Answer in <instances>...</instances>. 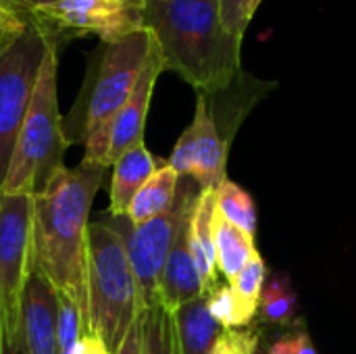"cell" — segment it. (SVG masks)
<instances>
[{"mask_svg":"<svg viewBox=\"0 0 356 354\" xmlns=\"http://www.w3.org/2000/svg\"><path fill=\"white\" fill-rule=\"evenodd\" d=\"M267 354H319L302 321L298 319L284 336H280L273 344L263 348Z\"/></svg>","mask_w":356,"mask_h":354,"instance_id":"obj_26","label":"cell"},{"mask_svg":"<svg viewBox=\"0 0 356 354\" xmlns=\"http://www.w3.org/2000/svg\"><path fill=\"white\" fill-rule=\"evenodd\" d=\"M33 269V194L0 192V317L15 328Z\"/></svg>","mask_w":356,"mask_h":354,"instance_id":"obj_9","label":"cell"},{"mask_svg":"<svg viewBox=\"0 0 356 354\" xmlns=\"http://www.w3.org/2000/svg\"><path fill=\"white\" fill-rule=\"evenodd\" d=\"M144 25L154 35L165 71L198 94L229 86L242 71V35L232 33L219 0H146Z\"/></svg>","mask_w":356,"mask_h":354,"instance_id":"obj_2","label":"cell"},{"mask_svg":"<svg viewBox=\"0 0 356 354\" xmlns=\"http://www.w3.org/2000/svg\"><path fill=\"white\" fill-rule=\"evenodd\" d=\"M142 325V354H177L173 315L159 307H152L140 315Z\"/></svg>","mask_w":356,"mask_h":354,"instance_id":"obj_22","label":"cell"},{"mask_svg":"<svg viewBox=\"0 0 356 354\" xmlns=\"http://www.w3.org/2000/svg\"><path fill=\"white\" fill-rule=\"evenodd\" d=\"M88 309L92 336L115 354L138 321L140 305L125 238L113 219L92 221L88 230Z\"/></svg>","mask_w":356,"mask_h":354,"instance_id":"obj_4","label":"cell"},{"mask_svg":"<svg viewBox=\"0 0 356 354\" xmlns=\"http://www.w3.org/2000/svg\"><path fill=\"white\" fill-rule=\"evenodd\" d=\"M229 146L219 136L202 94H196V111L192 123L175 142L169 165L181 179H192L200 190H217L227 179Z\"/></svg>","mask_w":356,"mask_h":354,"instance_id":"obj_10","label":"cell"},{"mask_svg":"<svg viewBox=\"0 0 356 354\" xmlns=\"http://www.w3.org/2000/svg\"><path fill=\"white\" fill-rule=\"evenodd\" d=\"M265 282H267V265H265L263 257L257 250L229 286L236 292V296L242 300V305L257 315L259 313V300H261Z\"/></svg>","mask_w":356,"mask_h":354,"instance_id":"obj_24","label":"cell"},{"mask_svg":"<svg viewBox=\"0 0 356 354\" xmlns=\"http://www.w3.org/2000/svg\"><path fill=\"white\" fill-rule=\"evenodd\" d=\"M257 354H267L265 351H263V344H261V348H259V353H257Z\"/></svg>","mask_w":356,"mask_h":354,"instance_id":"obj_31","label":"cell"},{"mask_svg":"<svg viewBox=\"0 0 356 354\" xmlns=\"http://www.w3.org/2000/svg\"><path fill=\"white\" fill-rule=\"evenodd\" d=\"M48 44L50 38L31 19L25 29L0 40V188L29 111Z\"/></svg>","mask_w":356,"mask_h":354,"instance_id":"obj_6","label":"cell"},{"mask_svg":"<svg viewBox=\"0 0 356 354\" xmlns=\"http://www.w3.org/2000/svg\"><path fill=\"white\" fill-rule=\"evenodd\" d=\"M144 8L146 0H56L31 8L27 17L58 46L86 35L113 44L146 29Z\"/></svg>","mask_w":356,"mask_h":354,"instance_id":"obj_7","label":"cell"},{"mask_svg":"<svg viewBox=\"0 0 356 354\" xmlns=\"http://www.w3.org/2000/svg\"><path fill=\"white\" fill-rule=\"evenodd\" d=\"M275 88H277L275 81L254 77L252 73L242 69L240 75L229 86H225L213 94H202L207 100L209 113L215 121V127L227 146H232L234 136L238 134V129H240L242 121L248 117V113L263 98H267Z\"/></svg>","mask_w":356,"mask_h":354,"instance_id":"obj_13","label":"cell"},{"mask_svg":"<svg viewBox=\"0 0 356 354\" xmlns=\"http://www.w3.org/2000/svg\"><path fill=\"white\" fill-rule=\"evenodd\" d=\"M219 8H221V19L225 27L232 33L244 38V31L259 8V2L257 0H219Z\"/></svg>","mask_w":356,"mask_h":354,"instance_id":"obj_27","label":"cell"},{"mask_svg":"<svg viewBox=\"0 0 356 354\" xmlns=\"http://www.w3.org/2000/svg\"><path fill=\"white\" fill-rule=\"evenodd\" d=\"M163 71H165L163 56H161V50L152 35V46H150L148 58L144 63V69L138 77V83L113 121L111 146H108V167H113V163L123 152H127L136 144L144 142V129H146V117L150 111L152 92H154L156 79Z\"/></svg>","mask_w":356,"mask_h":354,"instance_id":"obj_11","label":"cell"},{"mask_svg":"<svg viewBox=\"0 0 356 354\" xmlns=\"http://www.w3.org/2000/svg\"><path fill=\"white\" fill-rule=\"evenodd\" d=\"M106 167L81 161L63 167L33 194V263L48 284L65 294L90 330L88 309V230L90 209ZM92 334V332H90Z\"/></svg>","mask_w":356,"mask_h":354,"instance_id":"obj_1","label":"cell"},{"mask_svg":"<svg viewBox=\"0 0 356 354\" xmlns=\"http://www.w3.org/2000/svg\"><path fill=\"white\" fill-rule=\"evenodd\" d=\"M263 344V330L259 323L244 330H221L211 354H257Z\"/></svg>","mask_w":356,"mask_h":354,"instance_id":"obj_25","label":"cell"},{"mask_svg":"<svg viewBox=\"0 0 356 354\" xmlns=\"http://www.w3.org/2000/svg\"><path fill=\"white\" fill-rule=\"evenodd\" d=\"M115 354H142V325H140V317L131 325V330L127 332L123 344L119 346V351Z\"/></svg>","mask_w":356,"mask_h":354,"instance_id":"obj_29","label":"cell"},{"mask_svg":"<svg viewBox=\"0 0 356 354\" xmlns=\"http://www.w3.org/2000/svg\"><path fill=\"white\" fill-rule=\"evenodd\" d=\"M257 2H259V6H261V2H263V0H257Z\"/></svg>","mask_w":356,"mask_h":354,"instance_id":"obj_32","label":"cell"},{"mask_svg":"<svg viewBox=\"0 0 356 354\" xmlns=\"http://www.w3.org/2000/svg\"><path fill=\"white\" fill-rule=\"evenodd\" d=\"M213 217H215V190H200L188 227V242L190 252L200 273L204 294L219 288L221 275L217 271V255H215V240H213Z\"/></svg>","mask_w":356,"mask_h":354,"instance_id":"obj_16","label":"cell"},{"mask_svg":"<svg viewBox=\"0 0 356 354\" xmlns=\"http://www.w3.org/2000/svg\"><path fill=\"white\" fill-rule=\"evenodd\" d=\"M298 296L292 288V282L284 273H275L271 280L265 282L257 323L273 325V328H292L298 317Z\"/></svg>","mask_w":356,"mask_h":354,"instance_id":"obj_20","label":"cell"},{"mask_svg":"<svg viewBox=\"0 0 356 354\" xmlns=\"http://www.w3.org/2000/svg\"><path fill=\"white\" fill-rule=\"evenodd\" d=\"M190 215L184 217L179 223V230L175 234V242L171 246V252L167 257L161 284H159V305L167 309L169 313L177 311L179 307L196 300L204 294V286L200 280V273L196 269V263L190 252L188 242V227H190Z\"/></svg>","mask_w":356,"mask_h":354,"instance_id":"obj_14","label":"cell"},{"mask_svg":"<svg viewBox=\"0 0 356 354\" xmlns=\"http://www.w3.org/2000/svg\"><path fill=\"white\" fill-rule=\"evenodd\" d=\"M179 182L181 177L175 173V169L169 163H163L156 173L144 184V188L136 194L125 219L131 225H142L173 209L179 192Z\"/></svg>","mask_w":356,"mask_h":354,"instance_id":"obj_18","label":"cell"},{"mask_svg":"<svg viewBox=\"0 0 356 354\" xmlns=\"http://www.w3.org/2000/svg\"><path fill=\"white\" fill-rule=\"evenodd\" d=\"M0 354H25L23 353V338L21 325L15 328L0 317Z\"/></svg>","mask_w":356,"mask_h":354,"instance_id":"obj_28","label":"cell"},{"mask_svg":"<svg viewBox=\"0 0 356 354\" xmlns=\"http://www.w3.org/2000/svg\"><path fill=\"white\" fill-rule=\"evenodd\" d=\"M152 46L150 29H140L119 42L102 44L88 67L79 96L63 119L71 144H81L83 161L108 169L113 121L134 92Z\"/></svg>","mask_w":356,"mask_h":354,"instance_id":"obj_3","label":"cell"},{"mask_svg":"<svg viewBox=\"0 0 356 354\" xmlns=\"http://www.w3.org/2000/svg\"><path fill=\"white\" fill-rule=\"evenodd\" d=\"M58 48L60 46L50 40L0 192L38 194L65 167L63 159L69 140L58 111Z\"/></svg>","mask_w":356,"mask_h":354,"instance_id":"obj_5","label":"cell"},{"mask_svg":"<svg viewBox=\"0 0 356 354\" xmlns=\"http://www.w3.org/2000/svg\"><path fill=\"white\" fill-rule=\"evenodd\" d=\"M198 192L200 188L194 182L192 184L179 182V192H177V200L173 209H169L167 213L142 225H131L125 217L121 219L111 217L125 238L127 257H129L131 271H134L136 286H138L140 315L152 307H159V284H161L167 257L175 242L179 223L192 211Z\"/></svg>","mask_w":356,"mask_h":354,"instance_id":"obj_8","label":"cell"},{"mask_svg":"<svg viewBox=\"0 0 356 354\" xmlns=\"http://www.w3.org/2000/svg\"><path fill=\"white\" fill-rule=\"evenodd\" d=\"M21 338L25 354H60L56 332V290L33 269L21 303Z\"/></svg>","mask_w":356,"mask_h":354,"instance_id":"obj_12","label":"cell"},{"mask_svg":"<svg viewBox=\"0 0 356 354\" xmlns=\"http://www.w3.org/2000/svg\"><path fill=\"white\" fill-rule=\"evenodd\" d=\"M213 240L217 255V271L225 280V284H232L236 275L244 269V265L250 261V257L257 252L254 238L244 230L236 227L234 223H229L225 217H221L215 207Z\"/></svg>","mask_w":356,"mask_h":354,"instance_id":"obj_19","label":"cell"},{"mask_svg":"<svg viewBox=\"0 0 356 354\" xmlns=\"http://www.w3.org/2000/svg\"><path fill=\"white\" fill-rule=\"evenodd\" d=\"M207 305L211 317L221 330H244L250 328L257 319V315L242 305L229 284H221L219 288L209 292Z\"/></svg>","mask_w":356,"mask_h":354,"instance_id":"obj_23","label":"cell"},{"mask_svg":"<svg viewBox=\"0 0 356 354\" xmlns=\"http://www.w3.org/2000/svg\"><path fill=\"white\" fill-rule=\"evenodd\" d=\"M10 2L15 8H19L21 13H29L31 8H38V6H44V4H50V2H56V0H6Z\"/></svg>","mask_w":356,"mask_h":354,"instance_id":"obj_30","label":"cell"},{"mask_svg":"<svg viewBox=\"0 0 356 354\" xmlns=\"http://www.w3.org/2000/svg\"><path fill=\"white\" fill-rule=\"evenodd\" d=\"M161 165L163 163L152 156L144 142L123 152L113 163V177L108 188V215L115 219L127 217V211L136 194L144 188V184L156 173Z\"/></svg>","mask_w":356,"mask_h":354,"instance_id":"obj_15","label":"cell"},{"mask_svg":"<svg viewBox=\"0 0 356 354\" xmlns=\"http://www.w3.org/2000/svg\"><path fill=\"white\" fill-rule=\"evenodd\" d=\"M215 207L221 217H225L236 227L244 230L252 238L257 236V209L252 196L232 179H223L215 190Z\"/></svg>","mask_w":356,"mask_h":354,"instance_id":"obj_21","label":"cell"},{"mask_svg":"<svg viewBox=\"0 0 356 354\" xmlns=\"http://www.w3.org/2000/svg\"><path fill=\"white\" fill-rule=\"evenodd\" d=\"M173 315L177 354H211L221 332L209 313L207 294L179 307Z\"/></svg>","mask_w":356,"mask_h":354,"instance_id":"obj_17","label":"cell"}]
</instances>
